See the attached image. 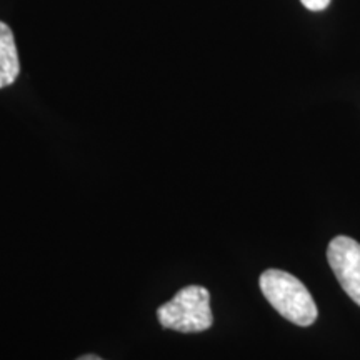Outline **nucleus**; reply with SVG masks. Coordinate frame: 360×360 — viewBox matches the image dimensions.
<instances>
[{"label":"nucleus","mask_w":360,"mask_h":360,"mask_svg":"<svg viewBox=\"0 0 360 360\" xmlns=\"http://www.w3.org/2000/svg\"><path fill=\"white\" fill-rule=\"evenodd\" d=\"M77 360H103L98 357V355H94V354H87V355H82V357H79Z\"/></svg>","instance_id":"423d86ee"},{"label":"nucleus","mask_w":360,"mask_h":360,"mask_svg":"<svg viewBox=\"0 0 360 360\" xmlns=\"http://www.w3.org/2000/svg\"><path fill=\"white\" fill-rule=\"evenodd\" d=\"M160 326L170 330L193 334L212 327L210 292L202 285L184 287L172 300L157 309Z\"/></svg>","instance_id":"f03ea898"},{"label":"nucleus","mask_w":360,"mask_h":360,"mask_svg":"<svg viewBox=\"0 0 360 360\" xmlns=\"http://www.w3.org/2000/svg\"><path fill=\"white\" fill-rule=\"evenodd\" d=\"M20 74L19 52L11 27L0 22V89L15 82Z\"/></svg>","instance_id":"20e7f679"},{"label":"nucleus","mask_w":360,"mask_h":360,"mask_svg":"<svg viewBox=\"0 0 360 360\" xmlns=\"http://www.w3.org/2000/svg\"><path fill=\"white\" fill-rule=\"evenodd\" d=\"M300 2H302V6L305 8H309V11L321 12V11H323V8L328 7L330 0H300Z\"/></svg>","instance_id":"39448f33"},{"label":"nucleus","mask_w":360,"mask_h":360,"mask_svg":"<svg viewBox=\"0 0 360 360\" xmlns=\"http://www.w3.org/2000/svg\"><path fill=\"white\" fill-rule=\"evenodd\" d=\"M327 260L337 281L355 304L360 305V244L347 236L332 238Z\"/></svg>","instance_id":"7ed1b4c3"},{"label":"nucleus","mask_w":360,"mask_h":360,"mask_svg":"<svg viewBox=\"0 0 360 360\" xmlns=\"http://www.w3.org/2000/svg\"><path fill=\"white\" fill-rule=\"evenodd\" d=\"M260 290L283 319L299 327L312 326L319 310L307 287L289 272L269 269L260 276Z\"/></svg>","instance_id":"f257e3e1"}]
</instances>
